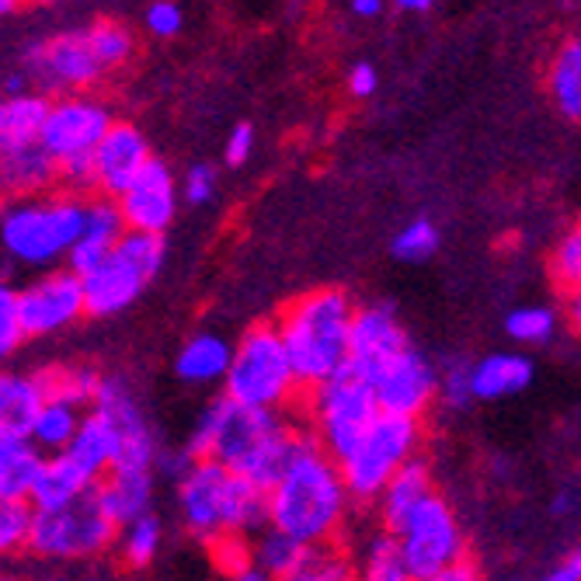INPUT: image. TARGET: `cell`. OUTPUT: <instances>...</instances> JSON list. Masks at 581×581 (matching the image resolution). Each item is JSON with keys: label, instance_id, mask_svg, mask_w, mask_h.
Instances as JSON below:
<instances>
[{"label": "cell", "instance_id": "53", "mask_svg": "<svg viewBox=\"0 0 581 581\" xmlns=\"http://www.w3.org/2000/svg\"><path fill=\"white\" fill-rule=\"evenodd\" d=\"M397 4L405 8V11H424V8L432 4V0H397Z\"/></svg>", "mask_w": 581, "mask_h": 581}, {"label": "cell", "instance_id": "23", "mask_svg": "<svg viewBox=\"0 0 581 581\" xmlns=\"http://www.w3.org/2000/svg\"><path fill=\"white\" fill-rule=\"evenodd\" d=\"M46 405V390H42L35 373H8L0 379V435L29 439L35 418Z\"/></svg>", "mask_w": 581, "mask_h": 581}, {"label": "cell", "instance_id": "44", "mask_svg": "<svg viewBox=\"0 0 581 581\" xmlns=\"http://www.w3.org/2000/svg\"><path fill=\"white\" fill-rule=\"evenodd\" d=\"M25 321H21V300H18V289L4 286L0 289V352L14 355L25 342Z\"/></svg>", "mask_w": 581, "mask_h": 581}, {"label": "cell", "instance_id": "32", "mask_svg": "<svg viewBox=\"0 0 581 581\" xmlns=\"http://www.w3.org/2000/svg\"><path fill=\"white\" fill-rule=\"evenodd\" d=\"M39 384L46 390V400H66L74 408H95L98 390H101V379L92 366H71V369H39Z\"/></svg>", "mask_w": 581, "mask_h": 581}, {"label": "cell", "instance_id": "38", "mask_svg": "<svg viewBox=\"0 0 581 581\" xmlns=\"http://www.w3.org/2000/svg\"><path fill=\"white\" fill-rule=\"evenodd\" d=\"M35 505L32 502H0V550L18 553L29 550L35 532Z\"/></svg>", "mask_w": 581, "mask_h": 581}, {"label": "cell", "instance_id": "54", "mask_svg": "<svg viewBox=\"0 0 581 581\" xmlns=\"http://www.w3.org/2000/svg\"><path fill=\"white\" fill-rule=\"evenodd\" d=\"M230 581H276V578H268L265 571H258V568H255V571H248V574H240V578H230Z\"/></svg>", "mask_w": 581, "mask_h": 581}, {"label": "cell", "instance_id": "6", "mask_svg": "<svg viewBox=\"0 0 581 581\" xmlns=\"http://www.w3.org/2000/svg\"><path fill=\"white\" fill-rule=\"evenodd\" d=\"M418 445H421V421L379 415L373 429L355 442V450L345 460H338L352 502L376 505L387 484L411 460H418Z\"/></svg>", "mask_w": 581, "mask_h": 581}, {"label": "cell", "instance_id": "35", "mask_svg": "<svg viewBox=\"0 0 581 581\" xmlns=\"http://www.w3.org/2000/svg\"><path fill=\"white\" fill-rule=\"evenodd\" d=\"M282 581H363L359 568H355L352 557L342 547H314L310 557L303 561L300 571H293Z\"/></svg>", "mask_w": 581, "mask_h": 581}, {"label": "cell", "instance_id": "8", "mask_svg": "<svg viewBox=\"0 0 581 581\" xmlns=\"http://www.w3.org/2000/svg\"><path fill=\"white\" fill-rule=\"evenodd\" d=\"M164 265V237L126 230L111 258L84 279L87 318H111L137 300Z\"/></svg>", "mask_w": 581, "mask_h": 581}, {"label": "cell", "instance_id": "26", "mask_svg": "<svg viewBox=\"0 0 581 581\" xmlns=\"http://www.w3.org/2000/svg\"><path fill=\"white\" fill-rule=\"evenodd\" d=\"M234 363V345H227L219 334H192V338L177 348L174 373L185 384H223Z\"/></svg>", "mask_w": 581, "mask_h": 581}, {"label": "cell", "instance_id": "49", "mask_svg": "<svg viewBox=\"0 0 581 581\" xmlns=\"http://www.w3.org/2000/svg\"><path fill=\"white\" fill-rule=\"evenodd\" d=\"M429 581H481V568L471 561V557H463V561L442 568L439 574H432Z\"/></svg>", "mask_w": 581, "mask_h": 581}, {"label": "cell", "instance_id": "4", "mask_svg": "<svg viewBox=\"0 0 581 581\" xmlns=\"http://www.w3.org/2000/svg\"><path fill=\"white\" fill-rule=\"evenodd\" d=\"M87 227V203L77 195H39L14 198L4 209L0 237L14 261L29 268H50L71 258L74 244Z\"/></svg>", "mask_w": 581, "mask_h": 581}, {"label": "cell", "instance_id": "46", "mask_svg": "<svg viewBox=\"0 0 581 581\" xmlns=\"http://www.w3.org/2000/svg\"><path fill=\"white\" fill-rule=\"evenodd\" d=\"M147 25L158 35H174L182 29V11H177V4H171V0H161V4H153L147 11Z\"/></svg>", "mask_w": 581, "mask_h": 581}, {"label": "cell", "instance_id": "5", "mask_svg": "<svg viewBox=\"0 0 581 581\" xmlns=\"http://www.w3.org/2000/svg\"><path fill=\"white\" fill-rule=\"evenodd\" d=\"M300 379L276 321H258L234 345V363L223 379V397L251 411H282L300 397Z\"/></svg>", "mask_w": 581, "mask_h": 581}, {"label": "cell", "instance_id": "11", "mask_svg": "<svg viewBox=\"0 0 581 581\" xmlns=\"http://www.w3.org/2000/svg\"><path fill=\"white\" fill-rule=\"evenodd\" d=\"M234 491V471L216 460H195L192 471L177 481V508L185 529L198 544H213L227 532V508Z\"/></svg>", "mask_w": 581, "mask_h": 581}, {"label": "cell", "instance_id": "45", "mask_svg": "<svg viewBox=\"0 0 581 581\" xmlns=\"http://www.w3.org/2000/svg\"><path fill=\"white\" fill-rule=\"evenodd\" d=\"M213 192H216V171L209 164H195L185 177V198L192 206H203L213 198Z\"/></svg>", "mask_w": 581, "mask_h": 581}, {"label": "cell", "instance_id": "22", "mask_svg": "<svg viewBox=\"0 0 581 581\" xmlns=\"http://www.w3.org/2000/svg\"><path fill=\"white\" fill-rule=\"evenodd\" d=\"M95 487L98 484L87 477L71 456L56 453V456H46V463H42L39 481L32 487L29 502L35 505V512H56V508L74 505L84 495H92Z\"/></svg>", "mask_w": 581, "mask_h": 581}, {"label": "cell", "instance_id": "1", "mask_svg": "<svg viewBox=\"0 0 581 581\" xmlns=\"http://www.w3.org/2000/svg\"><path fill=\"white\" fill-rule=\"evenodd\" d=\"M300 439L303 432L289 429L279 411H251L234 405L230 397H219L198 415L189 453L195 460L223 463L268 495L297 460Z\"/></svg>", "mask_w": 581, "mask_h": 581}, {"label": "cell", "instance_id": "34", "mask_svg": "<svg viewBox=\"0 0 581 581\" xmlns=\"http://www.w3.org/2000/svg\"><path fill=\"white\" fill-rule=\"evenodd\" d=\"M164 529L153 516H143L119 529V561L122 568H147L161 550Z\"/></svg>", "mask_w": 581, "mask_h": 581}, {"label": "cell", "instance_id": "7", "mask_svg": "<svg viewBox=\"0 0 581 581\" xmlns=\"http://www.w3.org/2000/svg\"><path fill=\"white\" fill-rule=\"evenodd\" d=\"M384 415L376 405L373 384L345 366L338 376H331L327 384L310 390V421H314V435L334 460H345L355 442H359L373 421Z\"/></svg>", "mask_w": 581, "mask_h": 581}, {"label": "cell", "instance_id": "47", "mask_svg": "<svg viewBox=\"0 0 581 581\" xmlns=\"http://www.w3.org/2000/svg\"><path fill=\"white\" fill-rule=\"evenodd\" d=\"M251 147H255L251 126H237V129L230 132V140H227V161H230L234 168H240L244 161L251 158Z\"/></svg>", "mask_w": 581, "mask_h": 581}, {"label": "cell", "instance_id": "55", "mask_svg": "<svg viewBox=\"0 0 581 581\" xmlns=\"http://www.w3.org/2000/svg\"><path fill=\"white\" fill-rule=\"evenodd\" d=\"M4 581H21V578H11V574H8V578H4Z\"/></svg>", "mask_w": 581, "mask_h": 581}, {"label": "cell", "instance_id": "18", "mask_svg": "<svg viewBox=\"0 0 581 581\" xmlns=\"http://www.w3.org/2000/svg\"><path fill=\"white\" fill-rule=\"evenodd\" d=\"M150 161L153 158L143 132L129 122H116L95 150V192L105 198H119Z\"/></svg>", "mask_w": 581, "mask_h": 581}, {"label": "cell", "instance_id": "56", "mask_svg": "<svg viewBox=\"0 0 581 581\" xmlns=\"http://www.w3.org/2000/svg\"><path fill=\"white\" fill-rule=\"evenodd\" d=\"M87 581H101V578H87Z\"/></svg>", "mask_w": 581, "mask_h": 581}, {"label": "cell", "instance_id": "24", "mask_svg": "<svg viewBox=\"0 0 581 581\" xmlns=\"http://www.w3.org/2000/svg\"><path fill=\"white\" fill-rule=\"evenodd\" d=\"M46 453L25 435H0V502H29Z\"/></svg>", "mask_w": 581, "mask_h": 581}, {"label": "cell", "instance_id": "13", "mask_svg": "<svg viewBox=\"0 0 581 581\" xmlns=\"http://www.w3.org/2000/svg\"><path fill=\"white\" fill-rule=\"evenodd\" d=\"M111 126H116V119H111L105 101L63 98V101H53L46 132H42V147H46L60 164L74 161V158H84V153H95Z\"/></svg>", "mask_w": 581, "mask_h": 581}, {"label": "cell", "instance_id": "52", "mask_svg": "<svg viewBox=\"0 0 581 581\" xmlns=\"http://www.w3.org/2000/svg\"><path fill=\"white\" fill-rule=\"evenodd\" d=\"M352 11L359 18H376L384 11V0H352Z\"/></svg>", "mask_w": 581, "mask_h": 581}, {"label": "cell", "instance_id": "42", "mask_svg": "<svg viewBox=\"0 0 581 581\" xmlns=\"http://www.w3.org/2000/svg\"><path fill=\"white\" fill-rule=\"evenodd\" d=\"M435 248H439V230L429 219H415L394 237V258L400 261H424L435 255Z\"/></svg>", "mask_w": 581, "mask_h": 581}, {"label": "cell", "instance_id": "36", "mask_svg": "<svg viewBox=\"0 0 581 581\" xmlns=\"http://www.w3.org/2000/svg\"><path fill=\"white\" fill-rule=\"evenodd\" d=\"M359 578L363 581H418L408 568L405 557H400V547L390 532L376 536V540L366 547L363 564H359Z\"/></svg>", "mask_w": 581, "mask_h": 581}, {"label": "cell", "instance_id": "39", "mask_svg": "<svg viewBox=\"0 0 581 581\" xmlns=\"http://www.w3.org/2000/svg\"><path fill=\"white\" fill-rule=\"evenodd\" d=\"M505 331H508V338L519 345H544L557 331V314L550 306H519L508 314Z\"/></svg>", "mask_w": 581, "mask_h": 581}, {"label": "cell", "instance_id": "41", "mask_svg": "<svg viewBox=\"0 0 581 581\" xmlns=\"http://www.w3.org/2000/svg\"><path fill=\"white\" fill-rule=\"evenodd\" d=\"M87 39H92V46H95L98 60L105 63V71L126 63L132 53V35L122 25H116V21H98V25L87 29Z\"/></svg>", "mask_w": 581, "mask_h": 581}, {"label": "cell", "instance_id": "10", "mask_svg": "<svg viewBox=\"0 0 581 581\" xmlns=\"http://www.w3.org/2000/svg\"><path fill=\"white\" fill-rule=\"evenodd\" d=\"M390 536L400 547L405 568L418 581H429L442 568H450L466 557V536L460 529L456 512L450 508V502L439 498L435 491Z\"/></svg>", "mask_w": 581, "mask_h": 581}, {"label": "cell", "instance_id": "12", "mask_svg": "<svg viewBox=\"0 0 581 581\" xmlns=\"http://www.w3.org/2000/svg\"><path fill=\"white\" fill-rule=\"evenodd\" d=\"M18 300L29 338H46V334H56L87 318L84 279L74 276L71 268H53V272L39 276L25 289H18Z\"/></svg>", "mask_w": 581, "mask_h": 581}, {"label": "cell", "instance_id": "48", "mask_svg": "<svg viewBox=\"0 0 581 581\" xmlns=\"http://www.w3.org/2000/svg\"><path fill=\"white\" fill-rule=\"evenodd\" d=\"M348 92L355 98H369L376 92V71L369 63H355L352 74H348Z\"/></svg>", "mask_w": 581, "mask_h": 581}, {"label": "cell", "instance_id": "43", "mask_svg": "<svg viewBox=\"0 0 581 581\" xmlns=\"http://www.w3.org/2000/svg\"><path fill=\"white\" fill-rule=\"evenodd\" d=\"M439 400L445 408H466L474 400V366L463 363H450L439 373Z\"/></svg>", "mask_w": 581, "mask_h": 581}, {"label": "cell", "instance_id": "57", "mask_svg": "<svg viewBox=\"0 0 581 581\" xmlns=\"http://www.w3.org/2000/svg\"><path fill=\"white\" fill-rule=\"evenodd\" d=\"M53 581H56V578H53Z\"/></svg>", "mask_w": 581, "mask_h": 581}, {"label": "cell", "instance_id": "50", "mask_svg": "<svg viewBox=\"0 0 581 581\" xmlns=\"http://www.w3.org/2000/svg\"><path fill=\"white\" fill-rule=\"evenodd\" d=\"M544 581H581V547L571 550L561 564H557Z\"/></svg>", "mask_w": 581, "mask_h": 581}, {"label": "cell", "instance_id": "3", "mask_svg": "<svg viewBox=\"0 0 581 581\" xmlns=\"http://www.w3.org/2000/svg\"><path fill=\"white\" fill-rule=\"evenodd\" d=\"M355 306L342 289H314L289 303L276 318L289 359H293L300 390H318L348 366V342Z\"/></svg>", "mask_w": 581, "mask_h": 581}, {"label": "cell", "instance_id": "15", "mask_svg": "<svg viewBox=\"0 0 581 581\" xmlns=\"http://www.w3.org/2000/svg\"><path fill=\"white\" fill-rule=\"evenodd\" d=\"M411 345L390 306H359L352 321V342H348V366L363 373L369 384L384 373L394 359H400Z\"/></svg>", "mask_w": 581, "mask_h": 581}, {"label": "cell", "instance_id": "28", "mask_svg": "<svg viewBox=\"0 0 581 581\" xmlns=\"http://www.w3.org/2000/svg\"><path fill=\"white\" fill-rule=\"evenodd\" d=\"M56 182H60V161L42 143L4 153V189L14 198H39Z\"/></svg>", "mask_w": 581, "mask_h": 581}, {"label": "cell", "instance_id": "2", "mask_svg": "<svg viewBox=\"0 0 581 581\" xmlns=\"http://www.w3.org/2000/svg\"><path fill=\"white\" fill-rule=\"evenodd\" d=\"M348 484L342 466L314 432H303L300 453L282 481L268 491V519L306 547H331L348 512Z\"/></svg>", "mask_w": 581, "mask_h": 581}, {"label": "cell", "instance_id": "16", "mask_svg": "<svg viewBox=\"0 0 581 581\" xmlns=\"http://www.w3.org/2000/svg\"><path fill=\"white\" fill-rule=\"evenodd\" d=\"M29 71L39 84L46 87H87L105 74V63L98 60L87 32L56 35L50 42H39L29 53Z\"/></svg>", "mask_w": 581, "mask_h": 581}, {"label": "cell", "instance_id": "37", "mask_svg": "<svg viewBox=\"0 0 581 581\" xmlns=\"http://www.w3.org/2000/svg\"><path fill=\"white\" fill-rule=\"evenodd\" d=\"M547 268H550L553 286L561 289L564 297L578 293V289H581V223L553 244Z\"/></svg>", "mask_w": 581, "mask_h": 581}, {"label": "cell", "instance_id": "40", "mask_svg": "<svg viewBox=\"0 0 581 581\" xmlns=\"http://www.w3.org/2000/svg\"><path fill=\"white\" fill-rule=\"evenodd\" d=\"M209 557H213V568L227 581L255 571V544H248V536L240 532H223L219 540H213Z\"/></svg>", "mask_w": 581, "mask_h": 581}, {"label": "cell", "instance_id": "33", "mask_svg": "<svg viewBox=\"0 0 581 581\" xmlns=\"http://www.w3.org/2000/svg\"><path fill=\"white\" fill-rule=\"evenodd\" d=\"M550 95L568 119H581V39H571L557 53L550 71Z\"/></svg>", "mask_w": 581, "mask_h": 581}, {"label": "cell", "instance_id": "20", "mask_svg": "<svg viewBox=\"0 0 581 581\" xmlns=\"http://www.w3.org/2000/svg\"><path fill=\"white\" fill-rule=\"evenodd\" d=\"M66 456H71L95 484H101L119 466V456H122V429L105 411L92 408V411L84 415L80 432L71 442Z\"/></svg>", "mask_w": 581, "mask_h": 581}, {"label": "cell", "instance_id": "29", "mask_svg": "<svg viewBox=\"0 0 581 581\" xmlns=\"http://www.w3.org/2000/svg\"><path fill=\"white\" fill-rule=\"evenodd\" d=\"M532 384V363L523 352H495L484 355L474 366V397L477 400H502L516 397Z\"/></svg>", "mask_w": 581, "mask_h": 581}, {"label": "cell", "instance_id": "30", "mask_svg": "<svg viewBox=\"0 0 581 581\" xmlns=\"http://www.w3.org/2000/svg\"><path fill=\"white\" fill-rule=\"evenodd\" d=\"M84 415H87V411H80V408H74V405H66V400H50V405L42 408V415L35 418L29 439H32L46 456L66 453V450H71V442L77 439V432H80Z\"/></svg>", "mask_w": 581, "mask_h": 581}, {"label": "cell", "instance_id": "51", "mask_svg": "<svg viewBox=\"0 0 581 581\" xmlns=\"http://www.w3.org/2000/svg\"><path fill=\"white\" fill-rule=\"evenodd\" d=\"M564 318H568V327L581 338V289L571 297H564Z\"/></svg>", "mask_w": 581, "mask_h": 581}, {"label": "cell", "instance_id": "31", "mask_svg": "<svg viewBox=\"0 0 581 581\" xmlns=\"http://www.w3.org/2000/svg\"><path fill=\"white\" fill-rule=\"evenodd\" d=\"M310 550H314V547L300 544L297 536H289V532H282V529H276V526H268V529L258 536V544H255V568L265 571L268 578L282 581V578H289L293 571L303 568V561L310 557Z\"/></svg>", "mask_w": 581, "mask_h": 581}, {"label": "cell", "instance_id": "14", "mask_svg": "<svg viewBox=\"0 0 581 581\" xmlns=\"http://www.w3.org/2000/svg\"><path fill=\"white\" fill-rule=\"evenodd\" d=\"M373 390H376V405L384 415L421 421L439 397V373L421 352L408 348L400 359H394L373 379Z\"/></svg>", "mask_w": 581, "mask_h": 581}, {"label": "cell", "instance_id": "21", "mask_svg": "<svg viewBox=\"0 0 581 581\" xmlns=\"http://www.w3.org/2000/svg\"><path fill=\"white\" fill-rule=\"evenodd\" d=\"M95 495L101 508L108 512V519L119 529L150 516V498H153V471H111L98 487Z\"/></svg>", "mask_w": 581, "mask_h": 581}, {"label": "cell", "instance_id": "9", "mask_svg": "<svg viewBox=\"0 0 581 581\" xmlns=\"http://www.w3.org/2000/svg\"><path fill=\"white\" fill-rule=\"evenodd\" d=\"M111 544H119V526L108 519V512L92 491L66 508L39 512L29 550L35 557H50V561H84V557L105 553Z\"/></svg>", "mask_w": 581, "mask_h": 581}, {"label": "cell", "instance_id": "17", "mask_svg": "<svg viewBox=\"0 0 581 581\" xmlns=\"http://www.w3.org/2000/svg\"><path fill=\"white\" fill-rule=\"evenodd\" d=\"M116 203H119V213L129 230L164 237V230L171 227V219L177 213V189H174L168 164L153 158Z\"/></svg>", "mask_w": 581, "mask_h": 581}, {"label": "cell", "instance_id": "19", "mask_svg": "<svg viewBox=\"0 0 581 581\" xmlns=\"http://www.w3.org/2000/svg\"><path fill=\"white\" fill-rule=\"evenodd\" d=\"M126 230L129 227H126L116 198H105V195L92 198V203H87V227H84L80 240L74 244L71 258H66V268L80 279L98 272V268L111 258V251L119 248Z\"/></svg>", "mask_w": 581, "mask_h": 581}, {"label": "cell", "instance_id": "25", "mask_svg": "<svg viewBox=\"0 0 581 581\" xmlns=\"http://www.w3.org/2000/svg\"><path fill=\"white\" fill-rule=\"evenodd\" d=\"M53 101L46 95H18L8 98L0 108V150L14 153L42 143V132H46Z\"/></svg>", "mask_w": 581, "mask_h": 581}, {"label": "cell", "instance_id": "27", "mask_svg": "<svg viewBox=\"0 0 581 581\" xmlns=\"http://www.w3.org/2000/svg\"><path fill=\"white\" fill-rule=\"evenodd\" d=\"M429 495H432V474H429V463L418 456L387 484L384 495H379V502H376L379 523H384L387 532H397L400 523H405Z\"/></svg>", "mask_w": 581, "mask_h": 581}]
</instances>
